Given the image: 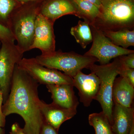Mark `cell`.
<instances>
[{"instance_id": "obj_18", "label": "cell", "mask_w": 134, "mask_h": 134, "mask_svg": "<svg viewBox=\"0 0 134 134\" xmlns=\"http://www.w3.org/2000/svg\"><path fill=\"white\" fill-rule=\"evenodd\" d=\"M70 34L74 37L76 41L83 49L92 43L93 37L90 24L87 22L79 20L77 25L73 26Z\"/></svg>"}, {"instance_id": "obj_12", "label": "cell", "mask_w": 134, "mask_h": 134, "mask_svg": "<svg viewBox=\"0 0 134 134\" xmlns=\"http://www.w3.org/2000/svg\"><path fill=\"white\" fill-rule=\"evenodd\" d=\"M39 14L53 23L63 16H76L73 0H43L40 4Z\"/></svg>"}, {"instance_id": "obj_30", "label": "cell", "mask_w": 134, "mask_h": 134, "mask_svg": "<svg viewBox=\"0 0 134 134\" xmlns=\"http://www.w3.org/2000/svg\"><path fill=\"white\" fill-rule=\"evenodd\" d=\"M129 134H134V126L132 128L131 132H130V133Z\"/></svg>"}, {"instance_id": "obj_10", "label": "cell", "mask_w": 134, "mask_h": 134, "mask_svg": "<svg viewBox=\"0 0 134 134\" xmlns=\"http://www.w3.org/2000/svg\"><path fill=\"white\" fill-rule=\"evenodd\" d=\"M73 85L78 91L79 100L85 107H89L98 94L100 81L93 72L86 74L80 71L73 77Z\"/></svg>"}, {"instance_id": "obj_7", "label": "cell", "mask_w": 134, "mask_h": 134, "mask_svg": "<svg viewBox=\"0 0 134 134\" xmlns=\"http://www.w3.org/2000/svg\"><path fill=\"white\" fill-rule=\"evenodd\" d=\"M90 26L93 37L92 45L84 55L94 57L98 60L100 65H104L110 63L112 59L134 53L133 50L115 45L101 31L92 26Z\"/></svg>"}, {"instance_id": "obj_19", "label": "cell", "mask_w": 134, "mask_h": 134, "mask_svg": "<svg viewBox=\"0 0 134 134\" xmlns=\"http://www.w3.org/2000/svg\"><path fill=\"white\" fill-rule=\"evenodd\" d=\"M88 121L94 128L96 134H114L110 120L102 111L90 114Z\"/></svg>"}, {"instance_id": "obj_9", "label": "cell", "mask_w": 134, "mask_h": 134, "mask_svg": "<svg viewBox=\"0 0 134 134\" xmlns=\"http://www.w3.org/2000/svg\"><path fill=\"white\" fill-rule=\"evenodd\" d=\"M54 23L39 14L35 25L33 43L31 50L37 48L41 50V55H47L55 51Z\"/></svg>"}, {"instance_id": "obj_27", "label": "cell", "mask_w": 134, "mask_h": 134, "mask_svg": "<svg viewBox=\"0 0 134 134\" xmlns=\"http://www.w3.org/2000/svg\"><path fill=\"white\" fill-rule=\"evenodd\" d=\"M83 1L91 3L92 4L96 5L99 9L100 8L101 3H102V0H83Z\"/></svg>"}, {"instance_id": "obj_24", "label": "cell", "mask_w": 134, "mask_h": 134, "mask_svg": "<svg viewBox=\"0 0 134 134\" xmlns=\"http://www.w3.org/2000/svg\"><path fill=\"white\" fill-rule=\"evenodd\" d=\"M40 134H58V132L44 120Z\"/></svg>"}, {"instance_id": "obj_16", "label": "cell", "mask_w": 134, "mask_h": 134, "mask_svg": "<svg viewBox=\"0 0 134 134\" xmlns=\"http://www.w3.org/2000/svg\"><path fill=\"white\" fill-rule=\"evenodd\" d=\"M73 1L76 10V16L83 19L90 26L92 25L99 14V9L91 3L83 0Z\"/></svg>"}, {"instance_id": "obj_28", "label": "cell", "mask_w": 134, "mask_h": 134, "mask_svg": "<svg viewBox=\"0 0 134 134\" xmlns=\"http://www.w3.org/2000/svg\"><path fill=\"white\" fill-rule=\"evenodd\" d=\"M20 4L27 3L31 2H42L43 0H16Z\"/></svg>"}, {"instance_id": "obj_1", "label": "cell", "mask_w": 134, "mask_h": 134, "mask_svg": "<svg viewBox=\"0 0 134 134\" xmlns=\"http://www.w3.org/2000/svg\"><path fill=\"white\" fill-rule=\"evenodd\" d=\"M39 84L17 64L15 67L10 91L2 105L7 117L16 114L23 119V130L25 134H40L44 119L40 110Z\"/></svg>"}, {"instance_id": "obj_5", "label": "cell", "mask_w": 134, "mask_h": 134, "mask_svg": "<svg viewBox=\"0 0 134 134\" xmlns=\"http://www.w3.org/2000/svg\"><path fill=\"white\" fill-rule=\"evenodd\" d=\"M121 62L120 57L115 58L112 62L104 65L95 64L89 68L98 77L100 87L95 100L100 104L103 112L112 123V111L114 103L112 97L113 86L116 77L119 75Z\"/></svg>"}, {"instance_id": "obj_23", "label": "cell", "mask_w": 134, "mask_h": 134, "mask_svg": "<svg viewBox=\"0 0 134 134\" xmlns=\"http://www.w3.org/2000/svg\"><path fill=\"white\" fill-rule=\"evenodd\" d=\"M122 64L127 68L134 69V53L119 56Z\"/></svg>"}, {"instance_id": "obj_13", "label": "cell", "mask_w": 134, "mask_h": 134, "mask_svg": "<svg viewBox=\"0 0 134 134\" xmlns=\"http://www.w3.org/2000/svg\"><path fill=\"white\" fill-rule=\"evenodd\" d=\"M46 87L51 93L53 103L63 108L77 110L79 101L72 85H49Z\"/></svg>"}, {"instance_id": "obj_15", "label": "cell", "mask_w": 134, "mask_h": 134, "mask_svg": "<svg viewBox=\"0 0 134 134\" xmlns=\"http://www.w3.org/2000/svg\"><path fill=\"white\" fill-rule=\"evenodd\" d=\"M114 103L125 107H134V86L126 78H115L112 91Z\"/></svg>"}, {"instance_id": "obj_21", "label": "cell", "mask_w": 134, "mask_h": 134, "mask_svg": "<svg viewBox=\"0 0 134 134\" xmlns=\"http://www.w3.org/2000/svg\"><path fill=\"white\" fill-rule=\"evenodd\" d=\"M119 75L126 78L134 86V69L125 67L121 62Z\"/></svg>"}, {"instance_id": "obj_25", "label": "cell", "mask_w": 134, "mask_h": 134, "mask_svg": "<svg viewBox=\"0 0 134 134\" xmlns=\"http://www.w3.org/2000/svg\"><path fill=\"white\" fill-rule=\"evenodd\" d=\"M3 99V93L0 88V127L4 128L6 124V117L3 112L2 107Z\"/></svg>"}, {"instance_id": "obj_6", "label": "cell", "mask_w": 134, "mask_h": 134, "mask_svg": "<svg viewBox=\"0 0 134 134\" xmlns=\"http://www.w3.org/2000/svg\"><path fill=\"white\" fill-rule=\"evenodd\" d=\"M23 54L14 43L2 42L0 48V88L3 93V104L10 91L15 67L23 59Z\"/></svg>"}, {"instance_id": "obj_26", "label": "cell", "mask_w": 134, "mask_h": 134, "mask_svg": "<svg viewBox=\"0 0 134 134\" xmlns=\"http://www.w3.org/2000/svg\"><path fill=\"white\" fill-rule=\"evenodd\" d=\"M9 134H25L23 130V128L20 127L17 122H15L12 125Z\"/></svg>"}, {"instance_id": "obj_8", "label": "cell", "mask_w": 134, "mask_h": 134, "mask_svg": "<svg viewBox=\"0 0 134 134\" xmlns=\"http://www.w3.org/2000/svg\"><path fill=\"white\" fill-rule=\"evenodd\" d=\"M18 65L40 84L47 85L66 84L73 85L72 77L58 70L42 66L36 61L35 58H23Z\"/></svg>"}, {"instance_id": "obj_3", "label": "cell", "mask_w": 134, "mask_h": 134, "mask_svg": "<svg viewBox=\"0 0 134 134\" xmlns=\"http://www.w3.org/2000/svg\"><path fill=\"white\" fill-rule=\"evenodd\" d=\"M42 2L20 4L10 17L8 29L24 53L31 50L33 44L36 20Z\"/></svg>"}, {"instance_id": "obj_20", "label": "cell", "mask_w": 134, "mask_h": 134, "mask_svg": "<svg viewBox=\"0 0 134 134\" xmlns=\"http://www.w3.org/2000/svg\"><path fill=\"white\" fill-rule=\"evenodd\" d=\"M20 4L16 0H0V24L8 29L10 15Z\"/></svg>"}, {"instance_id": "obj_31", "label": "cell", "mask_w": 134, "mask_h": 134, "mask_svg": "<svg viewBox=\"0 0 134 134\" xmlns=\"http://www.w3.org/2000/svg\"><path fill=\"white\" fill-rule=\"evenodd\" d=\"M1 43L0 42V48H1Z\"/></svg>"}, {"instance_id": "obj_17", "label": "cell", "mask_w": 134, "mask_h": 134, "mask_svg": "<svg viewBox=\"0 0 134 134\" xmlns=\"http://www.w3.org/2000/svg\"><path fill=\"white\" fill-rule=\"evenodd\" d=\"M102 32L115 45L125 49L134 46V30L123 29L117 31Z\"/></svg>"}, {"instance_id": "obj_22", "label": "cell", "mask_w": 134, "mask_h": 134, "mask_svg": "<svg viewBox=\"0 0 134 134\" xmlns=\"http://www.w3.org/2000/svg\"><path fill=\"white\" fill-rule=\"evenodd\" d=\"M15 41L14 38L9 29L0 24V42L14 43Z\"/></svg>"}, {"instance_id": "obj_11", "label": "cell", "mask_w": 134, "mask_h": 134, "mask_svg": "<svg viewBox=\"0 0 134 134\" xmlns=\"http://www.w3.org/2000/svg\"><path fill=\"white\" fill-rule=\"evenodd\" d=\"M40 110L45 121L59 132L62 125L76 115L77 110L61 107L54 103L47 104L40 100Z\"/></svg>"}, {"instance_id": "obj_29", "label": "cell", "mask_w": 134, "mask_h": 134, "mask_svg": "<svg viewBox=\"0 0 134 134\" xmlns=\"http://www.w3.org/2000/svg\"><path fill=\"white\" fill-rule=\"evenodd\" d=\"M0 134H5V130L4 128L0 127Z\"/></svg>"}, {"instance_id": "obj_2", "label": "cell", "mask_w": 134, "mask_h": 134, "mask_svg": "<svg viewBox=\"0 0 134 134\" xmlns=\"http://www.w3.org/2000/svg\"><path fill=\"white\" fill-rule=\"evenodd\" d=\"M100 13L91 26L101 31L134 30V0H102Z\"/></svg>"}, {"instance_id": "obj_4", "label": "cell", "mask_w": 134, "mask_h": 134, "mask_svg": "<svg viewBox=\"0 0 134 134\" xmlns=\"http://www.w3.org/2000/svg\"><path fill=\"white\" fill-rule=\"evenodd\" d=\"M35 59L42 66L63 71L72 78L83 69H88L98 62L94 57L81 55L74 52H63L61 50L49 55H38Z\"/></svg>"}, {"instance_id": "obj_14", "label": "cell", "mask_w": 134, "mask_h": 134, "mask_svg": "<svg viewBox=\"0 0 134 134\" xmlns=\"http://www.w3.org/2000/svg\"><path fill=\"white\" fill-rule=\"evenodd\" d=\"M134 126V108L114 103L112 128L114 134H129Z\"/></svg>"}]
</instances>
